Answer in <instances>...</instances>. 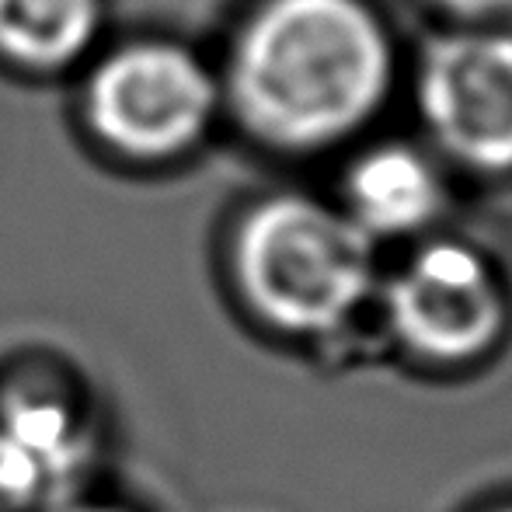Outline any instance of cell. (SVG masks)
<instances>
[{
    "label": "cell",
    "mask_w": 512,
    "mask_h": 512,
    "mask_svg": "<svg viewBox=\"0 0 512 512\" xmlns=\"http://www.w3.org/2000/svg\"><path fill=\"white\" fill-rule=\"evenodd\" d=\"M495 512H512V506H506V509H495Z\"/></svg>",
    "instance_id": "cell-11"
},
{
    "label": "cell",
    "mask_w": 512,
    "mask_h": 512,
    "mask_svg": "<svg viewBox=\"0 0 512 512\" xmlns=\"http://www.w3.org/2000/svg\"><path fill=\"white\" fill-rule=\"evenodd\" d=\"M91 457V432L67 401L7 398L0 405V512H42L74 499Z\"/></svg>",
    "instance_id": "cell-6"
},
{
    "label": "cell",
    "mask_w": 512,
    "mask_h": 512,
    "mask_svg": "<svg viewBox=\"0 0 512 512\" xmlns=\"http://www.w3.org/2000/svg\"><path fill=\"white\" fill-rule=\"evenodd\" d=\"M418 105L450 157L481 175L512 171V35L436 42L418 74Z\"/></svg>",
    "instance_id": "cell-5"
},
{
    "label": "cell",
    "mask_w": 512,
    "mask_h": 512,
    "mask_svg": "<svg viewBox=\"0 0 512 512\" xmlns=\"http://www.w3.org/2000/svg\"><path fill=\"white\" fill-rule=\"evenodd\" d=\"M234 276L258 317L293 338L352 328L380 293L373 237L345 209L310 196H272L241 220Z\"/></svg>",
    "instance_id": "cell-2"
},
{
    "label": "cell",
    "mask_w": 512,
    "mask_h": 512,
    "mask_svg": "<svg viewBox=\"0 0 512 512\" xmlns=\"http://www.w3.org/2000/svg\"><path fill=\"white\" fill-rule=\"evenodd\" d=\"M509 14H512V11H509Z\"/></svg>",
    "instance_id": "cell-12"
},
{
    "label": "cell",
    "mask_w": 512,
    "mask_h": 512,
    "mask_svg": "<svg viewBox=\"0 0 512 512\" xmlns=\"http://www.w3.org/2000/svg\"><path fill=\"white\" fill-rule=\"evenodd\" d=\"M42 512H126V509L98 506V502H77V499H67V502H56V506H49V509H42Z\"/></svg>",
    "instance_id": "cell-10"
},
{
    "label": "cell",
    "mask_w": 512,
    "mask_h": 512,
    "mask_svg": "<svg viewBox=\"0 0 512 512\" xmlns=\"http://www.w3.org/2000/svg\"><path fill=\"white\" fill-rule=\"evenodd\" d=\"M446 11L464 14V18H492V14H509L512 0H439Z\"/></svg>",
    "instance_id": "cell-9"
},
{
    "label": "cell",
    "mask_w": 512,
    "mask_h": 512,
    "mask_svg": "<svg viewBox=\"0 0 512 512\" xmlns=\"http://www.w3.org/2000/svg\"><path fill=\"white\" fill-rule=\"evenodd\" d=\"M377 297L394 338L432 366H464L488 356L509 321L495 269L460 241L422 244Z\"/></svg>",
    "instance_id": "cell-4"
},
{
    "label": "cell",
    "mask_w": 512,
    "mask_h": 512,
    "mask_svg": "<svg viewBox=\"0 0 512 512\" xmlns=\"http://www.w3.org/2000/svg\"><path fill=\"white\" fill-rule=\"evenodd\" d=\"M216 81L199 56L175 42L115 49L88 81V122L112 150L140 161L189 150L213 122Z\"/></svg>",
    "instance_id": "cell-3"
},
{
    "label": "cell",
    "mask_w": 512,
    "mask_h": 512,
    "mask_svg": "<svg viewBox=\"0 0 512 512\" xmlns=\"http://www.w3.org/2000/svg\"><path fill=\"white\" fill-rule=\"evenodd\" d=\"M391 70V42L363 0H265L234 42L227 91L258 140L310 154L370 122Z\"/></svg>",
    "instance_id": "cell-1"
},
{
    "label": "cell",
    "mask_w": 512,
    "mask_h": 512,
    "mask_svg": "<svg viewBox=\"0 0 512 512\" xmlns=\"http://www.w3.org/2000/svg\"><path fill=\"white\" fill-rule=\"evenodd\" d=\"M443 209V185L422 154L387 143L363 154L345 182V213L373 241L425 230Z\"/></svg>",
    "instance_id": "cell-7"
},
{
    "label": "cell",
    "mask_w": 512,
    "mask_h": 512,
    "mask_svg": "<svg viewBox=\"0 0 512 512\" xmlns=\"http://www.w3.org/2000/svg\"><path fill=\"white\" fill-rule=\"evenodd\" d=\"M98 25L102 0H0V56L35 70L67 67Z\"/></svg>",
    "instance_id": "cell-8"
}]
</instances>
